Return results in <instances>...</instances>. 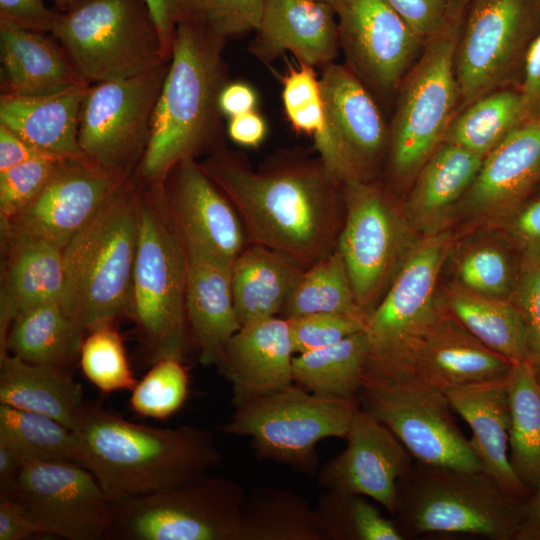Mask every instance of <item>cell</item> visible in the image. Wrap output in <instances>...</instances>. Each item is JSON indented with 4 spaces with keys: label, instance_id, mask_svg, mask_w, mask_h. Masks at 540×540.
<instances>
[{
    "label": "cell",
    "instance_id": "6da1fadb",
    "mask_svg": "<svg viewBox=\"0 0 540 540\" xmlns=\"http://www.w3.org/2000/svg\"><path fill=\"white\" fill-rule=\"evenodd\" d=\"M201 166L235 207L248 241L308 268L337 249L344 182L317 155L285 149L253 168L223 144Z\"/></svg>",
    "mask_w": 540,
    "mask_h": 540
},
{
    "label": "cell",
    "instance_id": "7a4b0ae2",
    "mask_svg": "<svg viewBox=\"0 0 540 540\" xmlns=\"http://www.w3.org/2000/svg\"><path fill=\"white\" fill-rule=\"evenodd\" d=\"M79 464L112 503L165 490L221 465L214 434L182 425L157 428L131 422L86 401L75 429Z\"/></svg>",
    "mask_w": 540,
    "mask_h": 540
},
{
    "label": "cell",
    "instance_id": "3957f363",
    "mask_svg": "<svg viewBox=\"0 0 540 540\" xmlns=\"http://www.w3.org/2000/svg\"><path fill=\"white\" fill-rule=\"evenodd\" d=\"M226 42L201 17L176 27L150 142L135 172L143 182L160 183L181 160L197 158L222 144L218 100L228 82Z\"/></svg>",
    "mask_w": 540,
    "mask_h": 540
},
{
    "label": "cell",
    "instance_id": "277c9868",
    "mask_svg": "<svg viewBox=\"0 0 540 540\" xmlns=\"http://www.w3.org/2000/svg\"><path fill=\"white\" fill-rule=\"evenodd\" d=\"M142 189L128 177L63 249L60 302L85 332L130 318Z\"/></svg>",
    "mask_w": 540,
    "mask_h": 540
},
{
    "label": "cell",
    "instance_id": "5b68a950",
    "mask_svg": "<svg viewBox=\"0 0 540 540\" xmlns=\"http://www.w3.org/2000/svg\"><path fill=\"white\" fill-rule=\"evenodd\" d=\"M187 254L164 199L162 184L145 183L130 319L147 364L184 362L194 348L186 316Z\"/></svg>",
    "mask_w": 540,
    "mask_h": 540
},
{
    "label": "cell",
    "instance_id": "8992f818",
    "mask_svg": "<svg viewBox=\"0 0 540 540\" xmlns=\"http://www.w3.org/2000/svg\"><path fill=\"white\" fill-rule=\"evenodd\" d=\"M524 501L510 496L485 471L415 461L397 481L392 516L404 539L441 533L515 540Z\"/></svg>",
    "mask_w": 540,
    "mask_h": 540
},
{
    "label": "cell",
    "instance_id": "52a82bcc",
    "mask_svg": "<svg viewBox=\"0 0 540 540\" xmlns=\"http://www.w3.org/2000/svg\"><path fill=\"white\" fill-rule=\"evenodd\" d=\"M464 7V5H463ZM463 8L440 34L426 41L402 80L389 126L385 188L394 196L413 179L442 143L459 107L455 50Z\"/></svg>",
    "mask_w": 540,
    "mask_h": 540
},
{
    "label": "cell",
    "instance_id": "ba28073f",
    "mask_svg": "<svg viewBox=\"0 0 540 540\" xmlns=\"http://www.w3.org/2000/svg\"><path fill=\"white\" fill-rule=\"evenodd\" d=\"M51 34L90 84L130 78L170 61L145 0H81L58 11Z\"/></svg>",
    "mask_w": 540,
    "mask_h": 540
},
{
    "label": "cell",
    "instance_id": "9c48e42d",
    "mask_svg": "<svg viewBox=\"0 0 540 540\" xmlns=\"http://www.w3.org/2000/svg\"><path fill=\"white\" fill-rule=\"evenodd\" d=\"M513 364L485 347L440 306L433 317L413 330L370 345L362 381L418 384L445 393L504 378Z\"/></svg>",
    "mask_w": 540,
    "mask_h": 540
},
{
    "label": "cell",
    "instance_id": "30bf717a",
    "mask_svg": "<svg viewBox=\"0 0 540 540\" xmlns=\"http://www.w3.org/2000/svg\"><path fill=\"white\" fill-rule=\"evenodd\" d=\"M359 402L325 398L293 383L235 407L224 433L246 436L259 460H272L314 476L317 444L345 438Z\"/></svg>",
    "mask_w": 540,
    "mask_h": 540
},
{
    "label": "cell",
    "instance_id": "8fae6325",
    "mask_svg": "<svg viewBox=\"0 0 540 540\" xmlns=\"http://www.w3.org/2000/svg\"><path fill=\"white\" fill-rule=\"evenodd\" d=\"M242 486L205 474L177 486L113 503L106 539L237 540Z\"/></svg>",
    "mask_w": 540,
    "mask_h": 540
},
{
    "label": "cell",
    "instance_id": "7c38bea8",
    "mask_svg": "<svg viewBox=\"0 0 540 540\" xmlns=\"http://www.w3.org/2000/svg\"><path fill=\"white\" fill-rule=\"evenodd\" d=\"M540 32V0H465L455 50L459 111L482 96L518 87Z\"/></svg>",
    "mask_w": 540,
    "mask_h": 540
},
{
    "label": "cell",
    "instance_id": "4fadbf2b",
    "mask_svg": "<svg viewBox=\"0 0 540 540\" xmlns=\"http://www.w3.org/2000/svg\"><path fill=\"white\" fill-rule=\"evenodd\" d=\"M345 218L340 252L357 302L368 317L420 238L394 196L375 180L344 182Z\"/></svg>",
    "mask_w": 540,
    "mask_h": 540
},
{
    "label": "cell",
    "instance_id": "5bb4252c",
    "mask_svg": "<svg viewBox=\"0 0 540 540\" xmlns=\"http://www.w3.org/2000/svg\"><path fill=\"white\" fill-rule=\"evenodd\" d=\"M169 62L130 78L88 86L78 133L86 158L122 176L137 171L150 142Z\"/></svg>",
    "mask_w": 540,
    "mask_h": 540
},
{
    "label": "cell",
    "instance_id": "9a60e30c",
    "mask_svg": "<svg viewBox=\"0 0 540 540\" xmlns=\"http://www.w3.org/2000/svg\"><path fill=\"white\" fill-rule=\"evenodd\" d=\"M358 401L396 435L415 461L484 471L470 440L455 423L444 392L418 384L362 381Z\"/></svg>",
    "mask_w": 540,
    "mask_h": 540
},
{
    "label": "cell",
    "instance_id": "2e32d148",
    "mask_svg": "<svg viewBox=\"0 0 540 540\" xmlns=\"http://www.w3.org/2000/svg\"><path fill=\"white\" fill-rule=\"evenodd\" d=\"M7 497L20 504L41 535L102 540L112 524L113 503L79 464L25 461Z\"/></svg>",
    "mask_w": 540,
    "mask_h": 540
},
{
    "label": "cell",
    "instance_id": "e0dca14e",
    "mask_svg": "<svg viewBox=\"0 0 540 540\" xmlns=\"http://www.w3.org/2000/svg\"><path fill=\"white\" fill-rule=\"evenodd\" d=\"M332 7L344 64L373 95L396 92L426 42L385 0H333Z\"/></svg>",
    "mask_w": 540,
    "mask_h": 540
},
{
    "label": "cell",
    "instance_id": "ac0fdd59",
    "mask_svg": "<svg viewBox=\"0 0 540 540\" xmlns=\"http://www.w3.org/2000/svg\"><path fill=\"white\" fill-rule=\"evenodd\" d=\"M128 177L85 156L61 159L39 194L13 217L1 220V228L33 235L64 249Z\"/></svg>",
    "mask_w": 540,
    "mask_h": 540
},
{
    "label": "cell",
    "instance_id": "d6986e66",
    "mask_svg": "<svg viewBox=\"0 0 540 540\" xmlns=\"http://www.w3.org/2000/svg\"><path fill=\"white\" fill-rule=\"evenodd\" d=\"M161 184L171 222L185 249L233 263L249 244L248 237L235 207L200 162L181 160Z\"/></svg>",
    "mask_w": 540,
    "mask_h": 540
},
{
    "label": "cell",
    "instance_id": "ffe728a7",
    "mask_svg": "<svg viewBox=\"0 0 540 540\" xmlns=\"http://www.w3.org/2000/svg\"><path fill=\"white\" fill-rule=\"evenodd\" d=\"M345 439L346 448L320 468L319 486L369 497L393 515L397 481L414 458L382 421L360 406Z\"/></svg>",
    "mask_w": 540,
    "mask_h": 540
},
{
    "label": "cell",
    "instance_id": "44dd1931",
    "mask_svg": "<svg viewBox=\"0 0 540 540\" xmlns=\"http://www.w3.org/2000/svg\"><path fill=\"white\" fill-rule=\"evenodd\" d=\"M540 184V119L514 128L484 158L455 217L491 226L527 200ZM454 217V220H455Z\"/></svg>",
    "mask_w": 540,
    "mask_h": 540
},
{
    "label": "cell",
    "instance_id": "7402d4cb",
    "mask_svg": "<svg viewBox=\"0 0 540 540\" xmlns=\"http://www.w3.org/2000/svg\"><path fill=\"white\" fill-rule=\"evenodd\" d=\"M319 78L332 133L354 177L375 180L389 144L375 96L345 64L321 67Z\"/></svg>",
    "mask_w": 540,
    "mask_h": 540
},
{
    "label": "cell",
    "instance_id": "603a6c76",
    "mask_svg": "<svg viewBox=\"0 0 540 540\" xmlns=\"http://www.w3.org/2000/svg\"><path fill=\"white\" fill-rule=\"evenodd\" d=\"M453 242L449 229L418 239L383 298L367 317L365 332L370 345L394 340L437 313L438 281Z\"/></svg>",
    "mask_w": 540,
    "mask_h": 540
},
{
    "label": "cell",
    "instance_id": "cb8c5ba5",
    "mask_svg": "<svg viewBox=\"0 0 540 540\" xmlns=\"http://www.w3.org/2000/svg\"><path fill=\"white\" fill-rule=\"evenodd\" d=\"M248 51L266 64L285 53L314 68L335 62L340 42L332 5L321 0H266Z\"/></svg>",
    "mask_w": 540,
    "mask_h": 540
},
{
    "label": "cell",
    "instance_id": "d4e9b609",
    "mask_svg": "<svg viewBox=\"0 0 540 540\" xmlns=\"http://www.w3.org/2000/svg\"><path fill=\"white\" fill-rule=\"evenodd\" d=\"M295 356L288 320L276 316L242 325L217 365L235 407L293 384Z\"/></svg>",
    "mask_w": 540,
    "mask_h": 540
},
{
    "label": "cell",
    "instance_id": "484cf974",
    "mask_svg": "<svg viewBox=\"0 0 540 540\" xmlns=\"http://www.w3.org/2000/svg\"><path fill=\"white\" fill-rule=\"evenodd\" d=\"M186 254L190 335L199 362L217 367L228 341L242 326L232 293V263L200 250L189 249Z\"/></svg>",
    "mask_w": 540,
    "mask_h": 540
},
{
    "label": "cell",
    "instance_id": "4316f807",
    "mask_svg": "<svg viewBox=\"0 0 540 540\" xmlns=\"http://www.w3.org/2000/svg\"><path fill=\"white\" fill-rule=\"evenodd\" d=\"M484 158L442 142L421 167L400 208L419 236L449 229L456 209L474 183Z\"/></svg>",
    "mask_w": 540,
    "mask_h": 540
},
{
    "label": "cell",
    "instance_id": "83f0119b",
    "mask_svg": "<svg viewBox=\"0 0 540 540\" xmlns=\"http://www.w3.org/2000/svg\"><path fill=\"white\" fill-rule=\"evenodd\" d=\"M4 249L0 294V345L22 311L60 301L64 284L63 249L25 233L1 228Z\"/></svg>",
    "mask_w": 540,
    "mask_h": 540
},
{
    "label": "cell",
    "instance_id": "f1b7e54d",
    "mask_svg": "<svg viewBox=\"0 0 540 540\" xmlns=\"http://www.w3.org/2000/svg\"><path fill=\"white\" fill-rule=\"evenodd\" d=\"M452 410L472 431L470 443L484 471L515 499L532 492L520 481L509 460L510 408L506 377L473 383L445 392Z\"/></svg>",
    "mask_w": 540,
    "mask_h": 540
},
{
    "label": "cell",
    "instance_id": "f546056e",
    "mask_svg": "<svg viewBox=\"0 0 540 540\" xmlns=\"http://www.w3.org/2000/svg\"><path fill=\"white\" fill-rule=\"evenodd\" d=\"M1 94L38 96L88 85L50 33L0 19Z\"/></svg>",
    "mask_w": 540,
    "mask_h": 540
},
{
    "label": "cell",
    "instance_id": "4dcf8cb0",
    "mask_svg": "<svg viewBox=\"0 0 540 540\" xmlns=\"http://www.w3.org/2000/svg\"><path fill=\"white\" fill-rule=\"evenodd\" d=\"M89 85L38 96L1 94L0 124L44 155L59 159L82 157L79 120Z\"/></svg>",
    "mask_w": 540,
    "mask_h": 540
},
{
    "label": "cell",
    "instance_id": "1f68e13d",
    "mask_svg": "<svg viewBox=\"0 0 540 540\" xmlns=\"http://www.w3.org/2000/svg\"><path fill=\"white\" fill-rule=\"evenodd\" d=\"M85 403L70 370L0 355V404L47 415L74 430Z\"/></svg>",
    "mask_w": 540,
    "mask_h": 540
},
{
    "label": "cell",
    "instance_id": "d6a6232c",
    "mask_svg": "<svg viewBox=\"0 0 540 540\" xmlns=\"http://www.w3.org/2000/svg\"><path fill=\"white\" fill-rule=\"evenodd\" d=\"M304 269L281 253L249 243L231 265L232 293L241 325L280 316Z\"/></svg>",
    "mask_w": 540,
    "mask_h": 540
},
{
    "label": "cell",
    "instance_id": "836d02e7",
    "mask_svg": "<svg viewBox=\"0 0 540 540\" xmlns=\"http://www.w3.org/2000/svg\"><path fill=\"white\" fill-rule=\"evenodd\" d=\"M85 331L60 301L28 308L13 320L0 355L8 353L25 362L71 371L79 361Z\"/></svg>",
    "mask_w": 540,
    "mask_h": 540
},
{
    "label": "cell",
    "instance_id": "e575fe53",
    "mask_svg": "<svg viewBox=\"0 0 540 540\" xmlns=\"http://www.w3.org/2000/svg\"><path fill=\"white\" fill-rule=\"evenodd\" d=\"M438 301L485 347L512 363L527 361L525 325L509 299L485 297L451 283Z\"/></svg>",
    "mask_w": 540,
    "mask_h": 540
},
{
    "label": "cell",
    "instance_id": "d590c367",
    "mask_svg": "<svg viewBox=\"0 0 540 540\" xmlns=\"http://www.w3.org/2000/svg\"><path fill=\"white\" fill-rule=\"evenodd\" d=\"M237 540H325L316 508L281 487L256 486L245 493Z\"/></svg>",
    "mask_w": 540,
    "mask_h": 540
},
{
    "label": "cell",
    "instance_id": "8d00e7d4",
    "mask_svg": "<svg viewBox=\"0 0 540 540\" xmlns=\"http://www.w3.org/2000/svg\"><path fill=\"white\" fill-rule=\"evenodd\" d=\"M369 348L364 330L335 344L295 354L293 382L321 397L359 402Z\"/></svg>",
    "mask_w": 540,
    "mask_h": 540
},
{
    "label": "cell",
    "instance_id": "74e56055",
    "mask_svg": "<svg viewBox=\"0 0 540 540\" xmlns=\"http://www.w3.org/2000/svg\"><path fill=\"white\" fill-rule=\"evenodd\" d=\"M282 102L293 130L313 139L317 155L327 167L343 182L356 179L332 133L314 67L298 63L287 70L282 78Z\"/></svg>",
    "mask_w": 540,
    "mask_h": 540
},
{
    "label": "cell",
    "instance_id": "f35d334b",
    "mask_svg": "<svg viewBox=\"0 0 540 540\" xmlns=\"http://www.w3.org/2000/svg\"><path fill=\"white\" fill-rule=\"evenodd\" d=\"M510 408L509 460L531 491L540 478V381L528 361L514 363L506 376Z\"/></svg>",
    "mask_w": 540,
    "mask_h": 540
},
{
    "label": "cell",
    "instance_id": "ab89813d",
    "mask_svg": "<svg viewBox=\"0 0 540 540\" xmlns=\"http://www.w3.org/2000/svg\"><path fill=\"white\" fill-rule=\"evenodd\" d=\"M492 230L494 234L471 236L458 244L452 283L478 295L508 299L521 258L516 260L514 254L518 252L498 231Z\"/></svg>",
    "mask_w": 540,
    "mask_h": 540
},
{
    "label": "cell",
    "instance_id": "60d3db41",
    "mask_svg": "<svg viewBox=\"0 0 540 540\" xmlns=\"http://www.w3.org/2000/svg\"><path fill=\"white\" fill-rule=\"evenodd\" d=\"M525 121L518 87L482 96L455 115L442 142L465 148L483 158Z\"/></svg>",
    "mask_w": 540,
    "mask_h": 540
},
{
    "label": "cell",
    "instance_id": "b9f144b4",
    "mask_svg": "<svg viewBox=\"0 0 540 540\" xmlns=\"http://www.w3.org/2000/svg\"><path fill=\"white\" fill-rule=\"evenodd\" d=\"M314 313L347 314L367 320L337 249L304 269L280 317L289 320Z\"/></svg>",
    "mask_w": 540,
    "mask_h": 540
},
{
    "label": "cell",
    "instance_id": "7bdbcfd3",
    "mask_svg": "<svg viewBox=\"0 0 540 540\" xmlns=\"http://www.w3.org/2000/svg\"><path fill=\"white\" fill-rule=\"evenodd\" d=\"M0 442L11 447L25 461L79 464L75 432L41 413L0 404Z\"/></svg>",
    "mask_w": 540,
    "mask_h": 540
},
{
    "label": "cell",
    "instance_id": "ee69618b",
    "mask_svg": "<svg viewBox=\"0 0 540 540\" xmlns=\"http://www.w3.org/2000/svg\"><path fill=\"white\" fill-rule=\"evenodd\" d=\"M316 512L325 540H404L393 519L362 495L325 490Z\"/></svg>",
    "mask_w": 540,
    "mask_h": 540
},
{
    "label": "cell",
    "instance_id": "f6af8a7d",
    "mask_svg": "<svg viewBox=\"0 0 540 540\" xmlns=\"http://www.w3.org/2000/svg\"><path fill=\"white\" fill-rule=\"evenodd\" d=\"M79 363L85 377L104 393L132 390L137 383L115 324H105L88 332L81 346Z\"/></svg>",
    "mask_w": 540,
    "mask_h": 540
},
{
    "label": "cell",
    "instance_id": "bcb514c9",
    "mask_svg": "<svg viewBox=\"0 0 540 540\" xmlns=\"http://www.w3.org/2000/svg\"><path fill=\"white\" fill-rule=\"evenodd\" d=\"M188 388L184 362L172 358L158 360L131 390V409L146 418L166 419L183 406Z\"/></svg>",
    "mask_w": 540,
    "mask_h": 540
},
{
    "label": "cell",
    "instance_id": "7dc6e473",
    "mask_svg": "<svg viewBox=\"0 0 540 540\" xmlns=\"http://www.w3.org/2000/svg\"><path fill=\"white\" fill-rule=\"evenodd\" d=\"M61 159L39 156L0 172L1 220H8L43 189Z\"/></svg>",
    "mask_w": 540,
    "mask_h": 540
},
{
    "label": "cell",
    "instance_id": "c3c4849f",
    "mask_svg": "<svg viewBox=\"0 0 540 540\" xmlns=\"http://www.w3.org/2000/svg\"><path fill=\"white\" fill-rule=\"evenodd\" d=\"M508 299L522 316L526 330L527 361L540 381V255L521 258Z\"/></svg>",
    "mask_w": 540,
    "mask_h": 540
},
{
    "label": "cell",
    "instance_id": "681fc988",
    "mask_svg": "<svg viewBox=\"0 0 540 540\" xmlns=\"http://www.w3.org/2000/svg\"><path fill=\"white\" fill-rule=\"evenodd\" d=\"M295 354L329 346L365 330L366 319L339 313H314L288 320Z\"/></svg>",
    "mask_w": 540,
    "mask_h": 540
},
{
    "label": "cell",
    "instance_id": "f907efd6",
    "mask_svg": "<svg viewBox=\"0 0 540 540\" xmlns=\"http://www.w3.org/2000/svg\"><path fill=\"white\" fill-rule=\"evenodd\" d=\"M266 0H199L202 19L225 40L255 32Z\"/></svg>",
    "mask_w": 540,
    "mask_h": 540
},
{
    "label": "cell",
    "instance_id": "816d5d0a",
    "mask_svg": "<svg viewBox=\"0 0 540 540\" xmlns=\"http://www.w3.org/2000/svg\"><path fill=\"white\" fill-rule=\"evenodd\" d=\"M425 42L443 32L456 18L464 1L385 0Z\"/></svg>",
    "mask_w": 540,
    "mask_h": 540
},
{
    "label": "cell",
    "instance_id": "f5cc1de1",
    "mask_svg": "<svg viewBox=\"0 0 540 540\" xmlns=\"http://www.w3.org/2000/svg\"><path fill=\"white\" fill-rule=\"evenodd\" d=\"M498 231L520 258L540 255V197L526 200L501 221L488 226Z\"/></svg>",
    "mask_w": 540,
    "mask_h": 540
},
{
    "label": "cell",
    "instance_id": "db71d44e",
    "mask_svg": "<svg viewBox=\"0 0 540 540\" xmlns=\"http://www.w3.org/2000/svg\"><path fill=\"white\" fill-rule=\"evenodd\" d=\"M158 28L166 57L170 60L176 27L201 17L199 0H145Z\"/></svg>",
    "mask_w": 540,
    "mask_h": 540
},
{
    "label": "cell",
    "instance_id": "11a10c76",
    "mask_svg": "<svg viewBox=\"0 0 540 540\" xmlns=\"http://www.w3.org/2000/svg\"><path fill=\"white\" fill-rule=\"evenodd\" d=\"M57 15L43 0H0V19L28 30L51 34Z\"/></svg>",
    "mask_w": 540,
    "mask_h": 540
},
{
    "label": "cell",
    "instance_id": "9f6ffc18",
    "mask_svg": "<svg viewBox=\"0 0 540 540\" xmlns=\"http://www.w3.org/2000/svg\"><path fill=\"white\" fill-rule=\"evenodd\" d=\"M518 89L525 121L540 119V32L527 52Z\"/></svg>",
    "mask_w": 540,
    "mask_h": 540
},
{
    "label": "cell",
    "instance_id": "6f0895ef",
    "mask_svg": "<svg viewBox=\"0 0 540 540\" xmlns=\"http://www.w3.org/2000/svg\"><path fill=\"white\" fill-rule=\"evenodd\" d=\"M41 535L15 500L0 497V540H24Z\"/></svg>",
    "mask_w": 540,
    "mask_h": 540
},
{
    "label": "cell",
    "instance_id": "680465c9",
    "mask_svg": "<svg viewBox=\"0 0 540 540\" xmlns=\"http://www.w3.org/2000/svg\"><path fill=\"white\" fill-rule=\"evenodd\" d=\"M227 134L235 144L257 148L266 138L267 124L264 117L254 110L229 118Z\"/></svg>",
    "mask_w": 540,
    "mask_h": 540
},
{
    "label": "cell",
    "instance_id": "91938a15",
    "mask_svg": "<svg viewBox=\"0 0 540 540\" xmlns=\"http://www.w3.org/2000/svg\"><path fill=\"white\" fill-rule=\"evenodd\" d=\"M218 104L222 115L231 118L257 110L258 96L250 84L228 81L220 92Z\"/></svg>",
    "mask_w": 540,
    "mask_h": 540
},
{
    "label": "cell",
    "instance_id": "94428289",
    "mask_svg": "<svg viewBox=\"0 0 540 540\" xmlns=\"http://www.w3.org/2000/svg\"><path fill=\"white\" fill-rule=\"evenodd\" d=\"M43 155L12 130L0 124V172Z\"/></svg>",
    "mask_w": 540,
    "mask_h": 540
},
{
    "label": "cell",
    "instance_id": "6125c7cd",
    "mask_svg": "<svg viewBox=\"0 0 540 540\" xmlns=\"http://www.w3.org/2000/svg\"><path fill=\"white\" fill-rule=\"evenodd\" d=\"M25 460L11 447L0 442V497L13 491Z\"/></svg>",
    "mask_w": 540,
    "mask_h": 540
},
{
    "label": "cell",
    "instance_id": "be15d7a7",
    "mask_svg": "<svg viewBox=\"0 0 540 540\" xmlns=\"http://www.w3.org/2000/svg\"><path fill=\"white\" fill-rule=\"evenodd\" d=\"M515 540H540V478L524 501V514Z\"/></svg>",
    "mask_w": 540,
    "mask_h": 540
},
{
    "label": "cell",
    "instance_id": "e7e4bbea",
    "mask_svg": "<svg viewBox=\"0 0 540 540\" xmlns=\"http://www.w3.org/2000/svg\"><path fill=\"white\" fill-rule=\"evenodd\" d=\"M51 1L54 3L55 9H57L58 11H65L70 6H72L73 4L81 0H51Z\"/></svg>",
    "mask_w": 540,
    "mask_h": 540
},
{
    "label": "cell",
    "instance_id": "03108f58",
    "mask_svg": "<svg viewBox=\"0 0 540 540\" xmlns=\"http://www.w3.org/2000/svg\"><path fill=\"white\" fill-rule=\"evenodd\" d=\"M321 1L327 2V3L331 4V5H332V2H333V0H321Z\"/></svg>",
    "mask_w": 540,
    "mask_h": 540
},
{
    "label": "cell",
    "instance_id": "003e7915",
    "mask_svg": "<svg viewBox=\"0 0 540 540\" xmlns=\"http://www.w3.org/2000/svg\"><path fill=\"white\" fill-rule=\"evenodd\" d=\"M452 1H454V2H461V1H463V0H452Z\"/></svg>",
    "mask_w": 540,
    "mask_h": 540
}]
</instances>
